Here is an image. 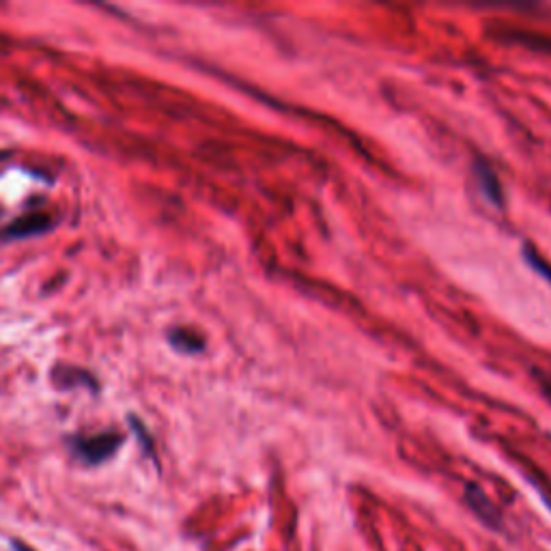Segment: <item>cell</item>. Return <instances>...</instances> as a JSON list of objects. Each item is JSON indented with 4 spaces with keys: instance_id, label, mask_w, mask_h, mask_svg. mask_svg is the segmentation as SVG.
I'll use <instances>...</instances> for the list:
<instances>
[{
    "instance_id": "obj_1",
    "label": "cell",
    "mask_w": 551,
    "mask_h": 551,
    "mask_svg": "<svg viewBox=\"0 0 551 551\" xmlns=\"http://www.w3.org/2000/svg\"><path fill=\"white\" fill-rule=\"evenodd\" d=\"M463 500L465 504H468L470 511L474 513V517L483 524L485 528L498 532V534H508L506 530V519L502 515L500 508L496 506V502H493L487 493L480 489L478 485L474 483H468L465 485V491H463Z\"/></svg>"
},
{
    "instance_id": "obj_2",
    "label": "cell",
    "mask_w": 551,
    "mask_h": 551,
    "mask_svg": "<svg viewBox=\"0 0 551 551\" xmlns=\"http://www.w3.org/2000/svg\"><path fill=\"white\" fill-rule=\"evenodd\" d=\"M121 444H123V437L119 433L108 431V433H97L91 437H80V440L74 442V450L87 465H100L115 455Z\"/></svg>"
},
{
    "instance_id": "obj_3",
    "label": "cell",
    "mask_w": 551,
    "mask_h": 551,
    "mask_svg": "<svg viewBox=\"0 0 551 551\" xmlns=\"http://www.w3.org/2000/svg\"><path fill=\"white\" fill-rule=\"evenodd\" d=\"M474 177L478 181V188L483 192L485 199L493 205L502 209L504 207V192H502V183L496 175V171L489 164H485L483 160L474 162Z\"/></svg>"
},
{
    "instance_id": "obj_4",
    "label": "cell",
    "mask_w": 551,
    "mask_h": 551,
    "mask_svg": "<svg viewBox=\"0 0 551 551\" xmlns=\"http://www.w3.org/2000/svg\"><path fill=\"white\" fill-rule=\"evenodd\" d=\"M52 226V218L48 214H26L22 218H18L7 229V237H33L39 233H46Z\"/></svg>"
},
{
    "instance_id": "obj_5",
    "label": "cell",
    "mask_w": 551,
    "mask_h": 551,
    "mask_svg": "<svg viewBox=\"0 0 551 551\" xmlns=\"http://www.w3.org/2000/svg\"><path fill=\"white\" fill-rule=\"evenodd\" d=\"M171 345L181 353H199V351H203L205 341L196 332L181 328L171 334Z\"/></svg>"
},
{
    "instance_id": "obj_6",
    "label": "cell",
    "mask_w": 551,
    "mask_h": 551,
    "mask_svg": "<svg viewBox=\"0 0 551 551\" xmlns=\"http://www.w3.org/2000/svg\"><path fill=\"white\" fill-rule=\"evenodd\" d=\"M524 476H526L528 483L536 489V493H539V498L545 502V506L549 508V513H551V483H549V480L541 472H536L532 468H524Z\"/></svg>"
},
{
    "instance_id": "obj_7",
    "label": "cell",
    "mask_w": 551,
    "mask_h": 551,
    "mask_svg": "<svg viewBox=\"0 0 551 551\" xmlns=\"http://www.w3.org/2000/svg\"><path fill=\"white\" fill-rule=\"evenodd\" d=\"M521 254H524V261L532 267V270L536 274H541V278H545L551 285V265L543 257H539V254H536V250L530 244H526L524 248H521Z\"/></svg>"
},
{
    "instance_id": "obj_8",
    "label": "cell",
    "mask_w": 551,
    "mask_h": 551,
    "mask_svg": "<svg viewBox=\"0 0 551 551\" xmlns=\"http://www.w3.org/2000/svg\"><path fill=\"white\" fill-rule=\"evenodd\" d=\"M536 375V381H539L541 390L547 394V399L551 401V375H545V373H534Z\"/></svg>"
},
{
    "instance_id": "obj_9",
    "label": "cell",
    "mask_w": 551,
    "mask_h": 551,
    "mask_svg": "<svg viewBox=\"0 0 551 551\" xmlns=\"http://www.w3.org/2000/svg\"><path fill=\"white\" fill-rule=\"evenodd\" d=\"M9 545H11V551H37V549H33L31 545H26V543L20 541V539H11Z\"/></svg>"
},
{
    "instance_id": "obj_10",
    "label": "cell",
    "mask_w": 551,
    "mask_h": 551,
    "mask_svg": "<svg viewBox=\"0 0 551 551\" xmlns=\"http://www.w3.org/2000/svg\"><path fill=\"white\" fill-rule=\"evenodd\" d=\"M7 158V153H0V160H5Z\"/></svg>"
}]
</instances>
